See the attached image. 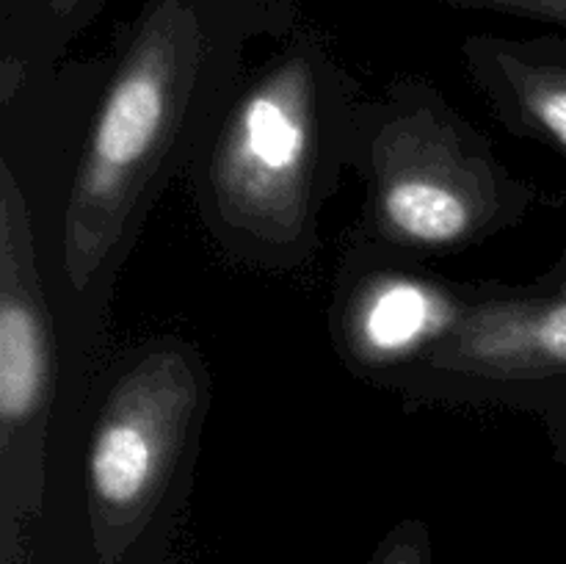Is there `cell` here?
Returning <instances> with one entry per match:
<instances>
[{
	"label": "cell",
	"mask_w": 566,
	"mask_h": 564,
	"mask_svg": "<svg viewBox=\"0 0 566 564\" xmlns=\"http://www.w3.org/2000/svg\"><path fill=\"white\" fill-rule=\"evenodd\" d=\"M274 0H144L94 114L59 230L61 291L77 352L149 210L191 171L243 83V53Z\"/></svg>",
	"instance_id": "cell-1"
},
{
	"label": "cell",
	"mask_w": 566,
	"mask_h": 564,
	"mask_svg": "<svg viewBox=\"0 0 566 564\" xmlns=\"http://www.w3.org/2000/svg\"><path fill=\"white\" fill-rule=\"evenodd\" d=\"M357 81L315 33L249 72L191 169L199 221L235 263L313 260L326 202L352 169Z\"/></svg>",
	"instance_id": "cell-2"
},
{
	"label": "cell",
	"mask_w": 566,
	"mask_h": 564,
	"mask_svg": "<svg viewBox=\"0 0 566 564\" xmlns=\"http://www.w3.org/2000/svg\"><path fill=\"white\" fill-rule=\"evenodd\" d=\"M359 238L409 258L462 252L523 224L539 188L426 77H398L354 116Z\"/></svg>",
	"instance_id": "cell-3"
},
{
	"label": "cell",
	"mask_w": 566,
	"mask_h": 564,
	"mask_svg": "<svg viewBox=\"0 0 566 564\" xmlns=\"http://www.w3.org/2000/svg\"><path fill=\"white\" fill-rule=\"evenodd\" d=\"M210 393L202 352L177 335L149 337L114 368L83 457L88 534L99 564H119L188 490Z\"/></svg>",
	"instance_id": "cell-4"
},
{
	"label": "cell",
	"mask_w": 566,
	"mask_h": 564,
	"mask_svg": "<svg viewBox=\"0 0 566 564\" xmlns=\"http://www.w3.org/2000/svg\"><path fill=\"white\" fill-rule=\"evenodd\" d=\"M381 390L415 407L531 415L566 470V291L470 280L451 335Z\"/></svg>",
	"instance_id": "cell-5"
},
{
	"label": "cell",
	"mask_w": 566,
	"mask_h": 564,
	"mask_svg": "<svg viewBox=\"0 0 566 564\" xmlns=\"http://www.w3.org/2000/svg\"><path fill=\"white\" fill-rule=\"evenodd\" d=\"M59 341L31 210L0 160V558L22 564L48 490Z\"/></svg>",
	"instance_id": "cell-6"
},
{
	"label": "cell",
	"mask_w": 566,
	"mask_h": 564,
	"mask_svg": "<svg viewBox=\"0 0 566 564\" xmlns=\"http://www.w3.org/2000/svg\"><path fill=\"white\" fill-rule=\"evenodd\" d=\"M470 299V280H448L420 258L352 243L335 276L329 335L352 374L385 387L429 357L453 332Z\"/></svg>",
	"instance_id": "cell-7"
},
{
	"label": "cell",
	"mask_w": 566,
	"mask_h": 564,
	"mask_svg": "<svg viewBox=\"0 0 566 564\" xmlns=\"http://www.w3.org/2000/svg\"><path fill=\"white\" fill-rule=\"evenodd\" d=\"M462 64L492 116L512 136L566 158V39L558 33H473Z\"/></svg>",
	"instance_id": "cell-8"
},
{
	"label": "cell",
	"mask_w": 566,
	"mask_h": 564,
	"mask_svg": "<svg viewBox=\"0 0 566 564\" xmlns=\"http://www.w3.org/2000/svg\"><path fill=\"white\" fill-rule=\"evenodd\" d=\"M108 0H14L0 17L6 70L44 66L94 22Z\"/></svg>",
	"instance_id": "cell-9"
},
{
	"label": "cell",
	"mask_w": 566,
	"mask_h": 564,
	"mask_svg": "<svg viewBox=\"0 0 566 564\" xmlns=\"http://www.w3.org/2000/svg\"><path fill=\"white\" fill-rule=\"evenodd\" d=\"M370 564H434L429 529L420 520H401L376 545Z\"/></svg>",
	"instance_id": "cell-10"
},
{
	"label": "cell",
	"mask_w": 566,
	"mask_h": 564,
	"mask_svg": "<svg viewBox=\"0 0 566 564\" xmlns=\"http://www.w3.org/2000/svg\"><path fill=\"white\" fill-rule=\"evenodd\" d=\"M440 3L451 9L492 11V14L566 28V0H440Z\"/></svg>",
	"instance_id": "cell-11"
},
{
	"label": "cell",
	"mask_w": 566,
	"mask_h": 564,
	"mask_svg": "<svg viewBox=\"0 0 566 564\" xmlns=\"http://www.w3.org/2000/svg\"><path fill=\"white\" fill-rule=\"evenodd\" d=\"M534 282L536 288H545V291H566V249L556 258V263L547 271H542Z\"/></svg>",
	"instance_id": "cell-12"
},
{
	"label": "cell",
	"mask_w": 566,
	"mask_h": 564,
	"mask_svg": "<svg viewBox=\"0 0 566 564\" xmlns=\"http://www.w3.org/2000/svg\"><path fill=\"white\" fill-rule=\"evenodd\" d=\"M11 6H14V0H0V17H3Z\"/></svg>",
	"instance_id": "cell-13"
}]
</instances>
